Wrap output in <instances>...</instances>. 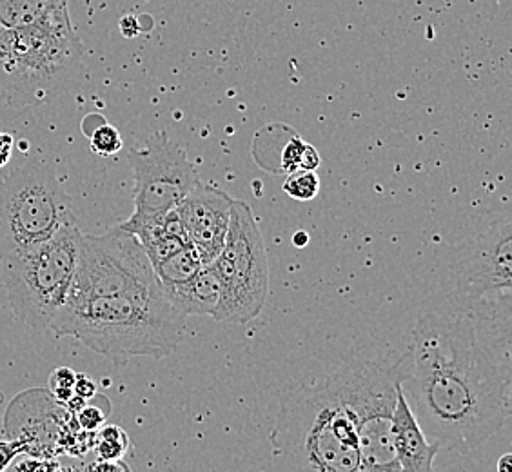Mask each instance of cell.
<instances>
[{
	"mask_svg": "<svg viewBox=\"0 0 512 472\" xmlns=\"http://www.w3.org/2000/svg\"><path fill=\"white\" fill-rule=\"evenodd\" d=\"M307 242H309V236L306 235V231H298L295 236H293V244L296 247H304Z\"/></svg>",
	"mask_w": 512,
	"mask_h": 472,
	"instance_id": "f1b7e54d",
	"label": "cell"
},
{
	"mask_svg": "<svg viewBox=\"0 0 512 472\" xmlns=\"http://www.w3.org/2000/svg\"><path fill=\"white\" fill-rule=\"evenodd\" d=\"M13 146H15L13 135L6 133V131H0V169L10 164Z\"/></svg>",
	"mask_w": 512,
	"mask_h": 472,
	"instance_id": "484cf974",
	"label": "cell"
},
{
	"mask_svg": "<svg viewBox=\"0 0 512 472\" xmlns=\"http://www.w3.org/2000/svg\"><path fill=\"white\" fill-rule=\"evenodd\" d=\"M320 166V155L311 144H306L302 158H300V169H306V171H316Z\"/></svg>",
	"mask_w": 512,
	"mask_h": 472,
	"instance_id": "4316f807",
	"label": "cell"
},
{
	"mask_svg": "<svg viewBox=\"0 0 512 472\" xmlns=\"http://www.w3.org/2000/svg\"><path fill=\"white\" fill-rule=\"evenodd\" d=\"M204 266L195 246L189 242L188 246L182 247L178 253L169 256L168 260L160 262L155 269L158 282L162 289L186 284L193 276L197 275L200 267Z\"/></svg>",
	"mask_w": 512,
	"mask_h": 472,
	"instance_id": "9a60e30c",
	"label": "cell"
},
{
	"mask_svg": "<svg viewBox=\"0 0 512 472\" xmlns=\"http://www.w3.org/2000/svg\"><path fill=\"white\" fill-rule=\"evenodd\" d=\"M186 318L162 295H109L68 298L50 331L71 336L115 364L149 356L162 360L184 340Z\"/></svg>",
	"mask_w": 512,
	"mask_h": 472,
	"instance_id": "3957f363",
	"label": "cell"
},
{
	"mask_svg": "<svg viewBox=\"0 0 512 472\" xmlns=\"http://www.w3.org/2000/svg\"><path fill=\"white\" fill-rule=\"evenodd\" d=\"M124 146L119 129L102 122L99 128L89 131V148L99 157H113Z\"/></svg>",
	"mask_w": 512,
	"mask_h": 472,
	"instance_id": "d6986e66",
	"label": "cell"
},
{
	"mask_svg": "<svg viewBox=\"0 0 512 472\" xmlns=\"http://www.w3.org/2000/svg\"><path fill=\"white\" fill-rule=\"evenodd\" d=\"M109 407L102 409L99 405L91 404L86 402V405L80 409L77 413V425H79L82 431H88V433H97L100 427L106 423L108 418Z\"/></svg>",
	"mask_w": 512,
	"mask_h": 472,
	"instance_id": "44dd1931",
	"label": "cell"
},
{
	"mask_svg": "<svg viewBox=\"0 0 512 472\" xmlns=\"http://www.w3.org/2000/svg\"><path fill=\"white\" fill-rule=\"evenodd\" d=\"M394 453L404 472H434V458L444 449L438 442H429L404 387L398 389L391 416Z\"/></svg>",
	"mask_w": 512,
	"mask_h": 472,
	"instance_id": "4fadbf2b",
	"label": "cell"
},
{
	"mask_svg": "<svg viewBox=\"0 0 512 472\" xmlns=\"http://www.w3.org/2000/svg\"><path fill=\"white\" fill-rule=\"evenodd\" d=\"M282 189L293 200L309 202V200L316 198L318 191H320V178L316 175V171L296 169L293 173H287Z\"/></svg>",
	"mask_w": 512,
	"mask_h": 472,
	"instance_id": "ac0fdd59",
	"label": "cell"
},
{
	"mask_svg": "<svg viewBox=\"0 0 512 472\" xmlns=\"http://www.w3.org/2000/svg\"><path fill=\"white\" fill-rule=\"evenodd\" d=\"M282 472H358V429L335 371L280 396L269 436Z\"/></svg>",
	"mask_w": 512,
	"mask_h": 472,
	"instance_id": "7a4b0ae2",
	"label": "cell"
},
{
	"mask_svg": "<svg viewBox=\"0 0 512 472\" xmlns=\"http://www.w3.org/2000/svg\"><path fill=\"white\" fill-rule=\"evenodd\" d=\"M73 393L80 396L82 400H93L95 394H97V385L89 378L88 374H77L75 378V387H73Z\"/></svg>",
	"mask_w": 512,
	"mask_h": 472,
	"instance_id": "cb8c5ba5",
	"label": "cell"
},
{
	"mask_svg": "<svg viewBox=\"0 0 512 472\" xmlns=\"http://www.w3.org/2000/svg\"><path fill=\"white\" fill-rule=\"evenodd\" d=\"M304 148H306V142L302 138H291L287 142L280 153V169L284 173H293L296 169H300V158H302Z\"/></svg>",
	"mask_w": 512,
	"mask_h": 472,
	"instance_id": "7402d4cb",
	"label": "cell"
},
{
	"mask_svg": "<svg viewBox=\"0 0 512 472\" xmlns=\"http://www.w3.org/2000/svg\"><path fill=\"white\" fill-rule=\"evenodd\" d=\"M82 59L66 0L33 24L0 30V104L22 108L57 99L79 75Z\"/></svg>",
	"mask_w": 512,
	"mask_h": 472,
	"instance_id": "277c9868",
	"label": "cell"
},
{
	"mask_svg": "<svg viewBox=\"0 0 512 472\" xmlns=\"http://www.w3.org/2000/svg\"><path fill=\"white\" fill-rule=\"evenodd\" d=\"M55 472H77V469H73V467H62V469H55Z\"/></svg>",
	"mask_w": 512,
	"mask_h": 472,
	"instance_id": "f546056e",
	"label": "cell"
},
{
	"mask_svg": "<svg viewBox=\"0 0 512 472\" xmlns=\"http://www.w3.org/2000/svg\"><path fill=\"white\" fill-rule=\"evenodd\" d=\"M496 471L498 472H512V454H503L502 458L496 463Z\"/></svg>",
	"mask_w": 512,
	"mask_h": 472,
	"instance_id": "83f0119b",
	"label": "cell"
},
{
	"mask_svg": "<svg viewBox=\"0 0 512 472\" xmlns=\"http://www.w3.org/2000/svg\"><path fill=\"white\" fill-rule=\"evenodd\" d=\"M418 422L451 451H476L511 418V293L473 307L445 296L425 307L405 353Z\"/></svg>",
	"mask_w": 512,
	"mask_h": 472,
	"instance_id": "6da1fadb",
	"label": "cell"
},
{
	"mask_svg": "<svg viewBox=\"0 0 512 472\" xmlns=\"http://www.w3.org/2000/svg\"><path fill=\"white\" fill-rule=\"evenodd\" d=\"M128 160L135 180L131 218L137 220L164 217L200 182L186 149L164 131L153 133L142 148L131 149Z\"/></svg>",
	"mask_w": 512,
	"mask_h": 472,
	"instance_id": "30bf717a",
	"label": "cell"
},
{
	"mask_svg": "<svg viewBox=\"0 0 512 472\" xmlns=\"http://www.w3.org/2000/svg\"><path fill=\"white\" fill-rule=\"evenodd\" d=\"M144 247L122 227L80 238L79 264L68 298L162 295Z\"/></svg>",
	"mask_w": 512,
	"mask_h": 472,
	"instance_id": "9c48e42d",
	"label": "cell"
},
{
	"mask_svg": "<svg viewBox=\"0 0 512 472\" xmlns=\"http://www.w3.org/2000/svg\"><path fill=\"white\" fill-rule=\"evenodd\" d=\"M358 429V472H404L394 453L391 416L404 384L405 353L396 358L349 362L335 371Z\"/></svg>",
	"mask_w": 512,
	"mask_h": 472,
	"instance_id": "52a82bcc",
	"label": "cell"
},
{
	"mask_svg": "<svg viewBox=\"0 0 512 472\" xmlns=\"http://www.w3.org/2000/svg\"><path fill=\"white\" fill-rule=\"evenodd\" d=\"M511 267V220L503 218L456 249L444 296L469 309L483 296L511 291Z\"/></svg>",
	"mask_w": 512,
	"mask_h": 472,
	"instance_id": "8fae6325",
	"label": "cell"
},
{
	"mask_svg": "<svg viewBox=\"0 0 512 472\" xmlns=\"http://www.w3.org/2000/svg\"><path fill=\"white\" fill-rule=\"evenodd\" d=\"M131 447L129 436L119 425H102L95 433L97 460H122Z\"/></svg>",
	"mask_w": 512,
	"mask_h": 472,
	"instance_id": "e0dca14e",
	"label": "cell"
},
{
	"mask_svg": "<svg viewBox=\"0 0 512 472\" xmlns=\"http://www.w3.org/2000/svg\"><path fill=\"white\" fill-rule=\"evenodd\" d=\"M169 304L184 316H215L220 300V284L215 269L200 267L197 275L186 284L162 289Z\"/></svg>",
	"mask_w": 512,
	"mask_h": 472,
	"instance_id": "5bb4252c",
	"label": "cell"
},
{
	"mask_svg": "<svg viewBox=\"0 0 512 472\" xmlns=\"http://www.w3.org/2000/svg\"><path fill=\"white\" fill-rule=\"evenodd\" d=\"M77 222L50 166L26 160L0 177V258L39 246Z\"/></svg>",
	"mask_w": 512,
	"mask_h": 472,
	"instance_id": "8992f818",
	"label": "cell"
},
{
	"mask_svg": "<svg viewBox=\"0 0 512 472\" xmlns=\"http://www.w3.org/2000/svg\"><path fill=\"white\" fill-rule=\"evenodd\" d=\"M24 447L19 440H0V472L6 471L17 454L22 453Z\"/></svg>",
	"mask_w": 512,
	"mask_h": 472,
	"instance_id": "603a6c76",
	"label": "cell"
},
{
	"mask_svg": "<svg viewBox=\"0 0 512 472\" xmlns=\"http://www.w3.org/2000/svg\"><path fill=\"white\" fill-rule=\"evenodd\" d=\"M75 378H77V373H73L68 367H60L51 374L50 391L59 404H66L69 398L75 394L73 393Z\"/></svg>",
	"mask_w": 512,
	"mask_h": 472,
	"instance_id": "ffe728a7",
	"label": "cell"
},
{
	"mask_svg": "<svg viewBox=\"0 0 512 472\" xmlns=\"http://www.w3.org/2000/svg\"><path fill=\"white\" fill-rule=\"evenodd\" d=\"M80 238L79 224L71 222L39 246L0 258L2 286L20 324L50 329L68 302L79 264Z\"/></svg>",
	"mask_w": 512,
	"mask_h": 472,
	"instance_id": "5b68a950",
	"label": "cell"
},
{
	"mask_svg": "<svg viewBox=\"0 0 512 472\" xmlns=\"http://www.w3.org/2000/svg\"><path fill=\"white\" fill-rule=\"evenodd\" d=\"M59 0H0V30H15L42 19Z\"/></svg>",
	"mask_w": 512,
	"mask_h": 472,
	"instance_id": "2e32d148",
	"label": "cell"
},
{
	"mask_svg": "<svg viewBox=\"0 0 512 472\" xmlns=\"http://www.w3.org/2000/svg\"><path fill=\"white\" fill-rule=\"evenodd\" d=\"M233 198L226 191L198 182L178 204V218L204 266H209L226 242Z\"/></svg>",
	"mask_w": 512,
	"mask_h": 472,
	"instance_id": "7c38bea8",
	"label": "cell"
},
{
	"mask_svg": "<svg viewBox=\"0 0 512 472\" xmlns=\"http://www.w3.org/2000/svg\"><path fill=\"white\" fill-rule=\"evenodd\" d=\"M89 472H131L124 460H97L89 465Z\"/></svg>",
	"mask_w": 512,
	"mask_h": 472,
	"instance_id": "d4e9b609",
	"label": "cell"
},
{
	"mask_svg": "<svg viewBox=\"0 0 512 472\" xmlns=\"http://www.w3.org/2000/svg\"><path fill=\"white\" fill-rule=\"evenodd\" d=\"M220 284L215 320L247 324L262 313L269 291L266 244L255 213L244 200H233L226 242L211 262Z\"/></svg>",
	"mask_w": 512,
	"mask_h": 472,
	"instance_id": "ba28073f",
	"label": "cell"
}]
</instances>
